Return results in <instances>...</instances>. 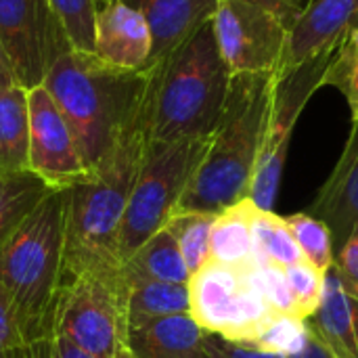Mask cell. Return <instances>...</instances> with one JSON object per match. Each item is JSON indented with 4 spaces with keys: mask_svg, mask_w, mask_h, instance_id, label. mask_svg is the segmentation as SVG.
Here are the masks:
<instances>
[{
    "mask_svg": "<svg viewBox=\"0 0 358 358\" xmlns=\"http://www.w3.org/2000/svg\"><path fill=\"white\" fill-rule=\"evenodd\" d=\"M0 281L25 348L52 338L57 300L67 283L63 189H52L0 243Z\"/></svg>",
    "mask_w": 358,
    "mask_h": 358,
    "instance_id": "277c9868",
    "label": "cell"
},
{
    "mask_svg": "<svg viewBox=\"0 0 358 358\" xmlns=\"http://www.w3.org/2000/svg\"><path fill=\"white\" fill-rule=\"evenodd\" d=\"M231 71L212 19L151 69L149 141L210 138L224 111Z\"/></svg>",
    "mask_w": 358,
    "mask_h": 358,
    "instance_id": "5b68a950",
    "label": "cell"
},
{
    "mask_svg": "<svg viewBox=\"0 0 358 358\" xmlns=\"http://www.w3.org/2000/svg\"><path fill=\"white\" fill-rule=\"evenodd\" d=\"M323 86L338 88L350 107L352 120H358V27L348 31L331 52Z\"/></svg>",
    "mask_w": 358,
    "mask_h": 358,
    "instance_id": "4316f807",
    "label": "cell"
},
{
    "mask_svg": "<svg viewBox=\"0 0 358 358\" xmlns=\"http://www.w3.org/2000/svg\"><path fill=\"white\" fill-rule=\"evenodd\" d=\"M254 235V252L256 258L273 262L281 268H287L302 258V252L285 222V218L277 216L273 210H256L252 222Z\"/></svg>",
    "mask_w": 358,
    "mask_h": 358,
    "instance_id": "cb8c5ba5",
    "label": "cell"
},
{
    "mask_svg": "<svg viewBox=\"0 0 358 358\" xmlns=\"http://www.w3.org/2000/svg\"><path fill=\"white\" fill-rule=\"evenodd\" d=\"M197 358H287L283 355H273V352H262V350H256V348H250V346H243V344H235V342H229L220 336H214V334H208L203 344H201V350H199V357Z\"/></svg>",
    "mask_w": 358,
    "mask_h": 358,
    "instance_id": "1f68e13d",
    "label": "cell"
},
{
    "mask_svg": "<svg viewBox=\"0 0 358 358\" xmlns=\"http://www.w3.org/2000/svg\"><path fill=\"white\" fill-rule=\"evenodd\" d=\"M19 84L17 82V76H15V69L10 65V59L0 42V88H8V86H15Z\"/></svg>",
    "mask_w": 358,
    "mask_h": 358,
    "instance_id": "8d00e7d4",
    "label": "cell"
},
{
    "mask_svg": "<svg viewBox=\"0 0 358 358\" xmlns=\"http://www.w3.org/2000/svg\"><path fill=\"white\" fill-rule=\"evenodd\" d=\"M306 327L331 358H358V300L340 283L334 266L323 277V298Z\"/></svg>",
    "mask_w": 358,
    "mask_h": 358,
    "instance_id": "e0dca14e",
    "label": "cell"
},
{
    "mask_svg": "<svg viewBox=\"0 0 358 358\" xmlns=\"http://www.w3.org/2000/svg\"><path fill=\"white\" fill-rule=\"evenodd\" d=\"M17 352H0V358H17Z\"/></svg>",
    "mask_w": 358,
    "mask_h": 358,
    "instance_id": "60d3db41",
    "label": "cell"
},
{
    "mask_svg": "<svg viewBox=\"0 0 358 358\" xmlns=\"http://www.w3.org/2000/svg\"><path fill=\"white\" fill-rule=\"evenodd\" d=\"M308 329V327H306ZM287 358H331V355L323 348V344L310 334V329H308V336H306V342H304V346L298 350V352H294V355H289Z\"/></svg>",
    "mask_w": 358,
    "mask_h": 358,
    "instance_id": "d590c367",
    "label": "cell"
},
{
    "mask_svg": "<svg viewBox=\"0 0 358 358\" xmlns=\"http://www.w3.org/2000/svg\"><path fill=\"white\" fill-rule=\"evenodd\" d=\"M105 2H109V0H99V6H103Z\"/></svg>",
    "mask_w": 358,
    "mask_h": 358,
    "instance_id": "b9f144b4",
    "label": "cell"
},
{
    "mask_svg": "<svg viewBox=\"0 0 358 358\" xmlns=\"http://www.w3.org/2000/svg\"><path fill=\"white\" fill-rule=\"evenodd\" d=\"M122 279L126 287L143 281H166L189 285L191 273L178 250V243L164 227L149 237L128 260L122 262Z\"/></svg>",
    "mask_w": 358,
    "mask_h": 358,
    "instance_id": "d6986e66",
    "label": "cell"
},
{
    "mask_svg": "<svg viewBox=\"0 0 358 358\" xmlns=\"http://www.w3.org/2000/svg\"><path fill=\"white\" fill-rule=\"evenodd\" d=\"M208 145L210 138L149 141L120 229V262L128 260L149 237L166 227Z\"/></svg>",
    "mask_w": 358,
    "mask_h": 358,
    "instance_id": "8992f818",
    "label": "cell"
},
{
    "mask_svg": "<svg viewBox=\"0 0 358 358\" xmlns=\"http://www.w3.org/2000/svg\"><path fill=\"white\" fill-rule=\"evenodd\" d=\"M21 348H25V342L17 327V319L8 294L0 281V352H17Z\"/></svg>",
    "mask_w": 358,
    "mask_h": 358,
    "instance_id": "d6a6232c",
    "label": "cell"
},
{
    "mask_svg": "<svg viewBox=\"0 0 358 358\" xmlns=\"http://www.w3.org/2000/svg\"><path fill=\"white\" fill-rule=\"evenodd\" d=\"M191 310L189 285L166 281H143L128 287L126 329L141 327L149 321L182 315Z\"/></svg>",
    "mask_w": 358,
    "mask_h": 358,
    "instance_id": "7402d4cb",
    "label": "cell"
},
{
    "mask_svg": "<svg viewBox=\"0 0 358 358\" xmlns=\"http://www.w3.org/2000/svg\"><path fill=\"white\" fill-rule=\"evenodd\" d=\"M126 300L122 268L76 275L67 279L57 300L52 336L92 358H113L126 344Z\"/></svg>",
    "mask_w": 358,
    "mask_h": 358,
    "instance_id": "52a82bcc",
    "label": "cell"
},
{
    "mask_svg": "<svg viewBox=\"0 0 358 358\" xmlns=\"http://www.w3.org/2000/svg\"><path fill=\"white\" fill-rule=\"evenodd\" d=\"M285 222L302 252V258L323 275L331 271L336 260V250H334V235L329 227L308 212L285 216Z\"/></svg>",
    "mask_w": 358,
    "mask_h": 358,
    "instance_id": "484cf974",
    "label": "cell"
},
{
    "mask_svg": "<svg viewBox=\"0 0 358 358\" xmlns=\"http://www.w3.org/2000/svg\"><path fill=\"white\" fill-rule=\"evenodd\" d=\"M357 27L358 0H310L287 31L275 73H285L317 55L334 52L338 42Z\"/></svg>",
    "mask_w": 358,
    "mask_h": 358,
    "instance_id": "4fadbf2b",
    "label": "cell"
},
{
    "mask_svg": "<svg viewBox=\"0 0 358 358\" xmlns=\"http://www.w3.org/2000/svg\"><path fill=\"white\" fill-rule=\"evenodd\" d=\"M208 331L189 313L149 321L126 331L132 358H197Z\"/></svg>",
    "mask_w": 358,
    "mask_h": 358,
    "instance_id": "ac0fdd59",
    "label": "cell"
},
{
    "mask_svg": "<svg viewBox=\"0 0 358 358\" xmlns=\"http://www.w3.org/2000/svg\"><path fill=\"white\" fill-rule=\"evenodd\" d=\"M42 86L61 109L90 172L141 113L151 71L122 69L101 61L94 52L69 50L55 61Z\"/></svg>",
    "mask_w": 358,
    "mask_h": 358,
    "instance_id": "7a4b0ae2",
    "label": "cell"
},
{
    "mask_svg": "<svg viewBox=\"0 0 358 358\" xmlns=\"http://www.w3.org/2000/svg\"><path fill=\"white\" fill-rule=\"evenodd\" d=\"M113 358H132V355H130V350L126 348V344H122V346L117 348V352H115V357Z\"/></svg>",
    "mask_w": 358,
    "mask_h": 358,
    "instance_id": "f35d334b",
    "label": "cell"
},
{
    "mask_svg": "<svg viewBox=\"0 0 358 358\" xmlns=\"http://www.w3.org/2000/svg\"><path fill=\"white\" fill-rule=\"evenodd\" d=\"M153 38L145 17L120 0H109L96 10L94 55L115 67L151 71Z\"/></svg>",
    "mask_w": 358,
    "mask_h": 358,
    "instance_id": "5bb4252c",
    "label": "cell"
},
{
    "mask_svg": "<svg viewBox=\"0 0 358 358\" xmlns=\"http://www.w3.org/2000/svg\"><path fill=\"white\" fill-rule=\"evenodd\" d=\"M216 44L231 76L275 73L287 42V25L252 0H218L212 15Z\"/></svg>",
    "mask_w": 358,
    "mask_h": 358,
    "instance_id": "30bf717a",
    "label": "cell"
},
{
    "mask_svg": "<svg viewBox=\"0 0 358 358\" xmlns=\"http://www.w3.org/2000/svg\"><path fill=\"white\" fill-rule=\"evenodd\" d=\"M323 273H319L306 260H300L285 268V279L294 304V317L306 321L315 315L323 298Z\"/></svg>",
    "mask_w": 358,
    "mask_h": 358,
    "instance_id": "f1b7e54d",
    "label": "cell"
},
{
    "mask_svg": "<svg viewBox=\"0 0 358 358\" xmlns=\"http://www.w3.org/2000/svg\"><path fill=\"white\" fill-rule=\"evenodd\" d=\"M149 96L141 113L122 130L113 147L80 182L65 191L67 279L82 273L122 268L117 239L145 149L149 145Z\"/></svg>",
    "mask_w": 358,
    "mask_h": 358,
    "instance_id": "6da1fadb",
    "label": "cell"
},
{
    "mask_svg": "<svg viewBox=\"0 0 358 358\" xmlns=\"http://www.w3.org/2000/svg\"><path fill=\"white\" fill-rule=\"evenodd\" d=\"M29 151L27 90L19 84L0 88V170L21 172Z\"/></svg>",
    "mask_w": 358,
    "mask_h": 358,
    "instance_id": "44dd1931",
    "label": "cell"
},
{
    "mask_svg": "<svg viewBox=\"0 0 358 358\" xmlns=\"http://www.w3.org/2000/svg\"><path fill=\"white\" fill-rule=\"evenodd\" d=\"M50 357L52 358H92L90 355H86L84 350L76 348L73 344H69L63 338L52 336L50 338Z\"/></svg>",
    "mask_w": 358,
    "mask_h": 358,
    "instance_id": "e575fe53",
    "label": "cell"
},
{
    "mask_svg": "<svg viewBox=\"0 0 358 358\" xmlns=\"http://www.w3.org/2000/svg\"><path fill=\"white\" fill-rule=\"evenodd\" d=\"M306 336H308V329L304 321H300L294 315H277L250 348L289 357L304 346Z\"/></svg>",
    "mask_w": 358,
    "mask_h": 358,
    "instance_id": "f546056e",
    "label": "cell"
},
{
    "mask_svg": "<svg viewBox=\"0 0 358 358\" xmlns=\"http://www.w3.org/2000/svg\"><path fill=\"white\" fill-rule=\"evenodd\" d=\"M329 59L331 52L317 55L285 73H275L262 145L248 195L260 210H273L275 206L294 128L310 96L323 88Z\"/></svg>",
    "mask_w": 358,
    "mask_h": 358,
    "instance_id": "9c48e42d",
    "label": "cell"
},
{
    "mask_svg": "<svg viewBox=\"0 0 358 358\" xmlns=\"http://www.w3.org/2000/svg\"><path fill=\"white\" fill-rule=\"evenodd\" d=\"M252 2H256L260 6H264L266 10H271L273 15H277L287 25V29L296 23V19L300 17V13L304 8L296 0H252Z\"/></svg>",
    "mask_w": 358,
    "mask_h": 358,
    "instance_id": "836d02e7",
    "label": "cell"
},
{
    "mask_svg": "<svg viewBox=\"0 0 358 358\" xmlns=\"http://www.w3.org/2000/svg\"><path fill=\"white\" fill-rule=\"evenodd\" d=\"M52 189L31 170H0V243Z\"/></svg>",
    "mask_w": 358,
    "mask_h": 358,
    "instance_id": "603a6c76",
    "label": "cell"
},
{
    "mask_svg": "<svg viewBox=\"0 0 358 358\" xmlns=\"http://www.w3.org/2000/svg\"><path fill=\"white\" fill-rule=\"evenodd\" d=\"M254 264L227 266L210 260L189 281V315L208 334L252 346L279 315L264 300Z\"/></svg>",
    "mask_w": 358,
    "mask_h": 358,
    "instance_id": "ba28073f",
    "label": "cell"
},
{
    "mask_svg": "<svg viewBox=\"0 0 358 358\" xmlns=\"http://www.w3.org/2000/svg\"><path fill=\"white\" fill-rule=\"evenodd\" d=\"M138 10L153 38L151 65H159L197 27L212 19L218 0H120Z\"/></svg>",
    "mask_w": 358,
    "mask_h": 358,
    "instance_id": "2e32d148",
    "label": "cell"
},
{
    "mask_svg": "<svg viewBox=\"0 0 358 358\" xmlns=\"http://www.w3.org/2000/svg\"><path fill=\"white\" fill-rule=\"evenodd\" d=\"M0 42L19 86H40L55 61L73 50L48 0H0Z\"/></svg>",
    "mask_w": 358,
    "mask_h": 358,
    "instance_id": "8fae6325",
    "label": "cell"
},
{
    "mask_svg": "<svg viewBox=\"0 0 358 358\" xmlns=\"http://www.w3.org/2000/svg\"><path fill=\"white\" fill-rule=\"evenodd\" d=\"M334 271L342 287L358 300V229L346 239V243L336 252Z\"/></svg>",
    "mask_w": 358,
    "mask_h": 358,
    "instance_id": "4dcf8cb0",
    "label": "cell"
},
{
    "mask_svg": "<svg viewBox=\"0 0 358 358\" xmlns=\"http://www.w3.org/2000/svg\"><path fill=\"white\" fill-rule=\"evenodd\" d=\"M17 358H29V352H27V348H21V350L17 352Z\"/></svg>",
    "mask_w": 358,
    "mask_h": 358,
    "instance_id": "ab89813d",
    "label": "cell"
},
{
    "mask_svg": "<svg viewBox=\"0 0 358 358\" xmlns=\"http://www.w3.org/2000/svg\"><path fill=\"white\" fill-rule=\"evenodd\" d=\"M27 352H29V358H52L50 357V338L40 342V344L29 346Z\"/></svg>",
    "mask_w": 358,
    "mask_h": 358,
    "instance_id": "74e56055",
    "label": "cell"
},
{
    "mask_svg": "<svg viewBox=\"0 0 358 358\" xmlns=\"http://www.w3.org/2000/svg\"><path fill=\"white\" fill-rule=\"evenodd\" d=\"M308 214L329 227L336 252L358 229V120H352L344 151L308 206Z\"/></svg>",
    "mask_w": 358,
    "mask_h": 358,
    "instance_id": "9a60e30c",
    "label": "cell"
},
{
    "mask_svg": "<svg viewBox=\"0 0 358 358\" xmlns=\"http://www.w3.org/2000/svg\"><path fill=\"white\" fill-rule=\"evenodd\" d=\"M29 151L27 166L50 189H67L80 182L88 170L78 153L73 134L50 92L40 84L27 90Z\"/></svg>",
    "mask_w": 358,
    "mask_h": 358,
    "instance_id": "7c38bea8",
    "label": "cell"
},
{
    "mask_svg": "<svg viewBox=\"0 0 358 358\" xmlns=\"http://www.w3.org/2000/svg\"><path fill=\"white\" fill-rule=\"evenodd\" d=\"M258 206L245 197L216 214L210 237V260L227 266H250L256 260L252 222Z\"/></svg>",
    "mask_w": 358,
    "mask_h": 358,
    "instance_id": "ffe728a7",
    "label": "cell"
},
{
    "mask_svg": "<svg viewBox=\"0 0 358 358\" xmlns=\"http://www.w3.org/2000/svg\"><path fill=\"white\" fill-rule=\"evenodd\" d=\"M73 50L94 52V19L99 0H48Z\"/></svg>",
    "mask_w": 358,
    "mask_h": 358,
    "instance_id": "83f0119b",
    "label": "cell"
},
{
    "mask_svg": "<svg viewBox=\"0 0 358 358\" xmlns=\"http://www.w3.org/2000/svg\"><path fill=\"white\" fill-rule=\"evenodd\" d=\"M275 73H237L220 122L176 212L220 214L250 195Z\"/></svg>",
    "mask_w": 358,
    "mask_h": 358,
    "instance_id": "3957f363",
    "label": "cell"
},
{
    "mask_svg": "<svg viewBox=\"0 0 358 358\" xmlns=\"http://www.w3.org/2000/svg\"><path fill=\"white\" fill-rule=\"evenodd\" d=\"M216 214L203 212H174L166 229L178 243V250L185 258V264L191 275L210 262V237Z\"/></svg>",
    "mask_w": 358,
    "mask_h": 358,
    "instance_id": "d4e9b609",
    "label": "cell"
}]
</instances>
